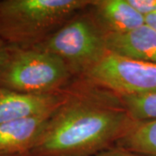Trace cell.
<instances>
[{"label": "cell", "mask_w": 156, "mask_h": 156, "mask_svg": "<svg viewBox=\"0 0 156 156\" xmlns=\"http://www.w3.org/2000/svg\"><path fill=\"white\" fill-rule=\"evenodd\" d=\"M135 123L119 95L76 78L27 156H94L115 147Z\"/></svg>", "instance_id": "cell-1"}, {"label": "cell", "mask_w": 156, "mask_h": 156, "mask_svg": "<svg viewBox=\"0 0 156 156\" xmlns=\"http://www.w3.org/2000/svg\"><path fill=\"white\" fill-rule=\"evenodd\" d=\"M92 0H0V39L7 46L40 44Z\"/></svg>", "instance_id": "cell-2"}, {"label": "cell", "mask_w": 156, "mask_h": 156, "mask_svg": "<svg viewBox=\"0 0 156 156\" xmlns=\"http://www.w3.org/2000/svg\"><path fill=\"white\" fill-rule=\"evenodd\" d=\"M75 79L59 57L35 47L8 46L0 65V87L23 93H59Z\"/></svg>", "instance_id": "cell-3"}, {"label": "cell", "mask_w": 156, "mask_h": 156, "mask_svg": "<svg viewBox=\"0 0 156 156\" xmlns=\"http://www.w3.org/2000/svg\"><path fill=\"white\" fill-rule=\"evenodd\" d=\"M105 36L88 7L35 48L59 57L74 77L83 78L108 52Z\"/></svg>", "instance_id": "cell-4"}, {"label": "cell", "mask_w": 156, "mask_h": 156, "mask_svg": "<svg viewBox=\"0 0 156 156\" xmlns=\"http://www.w3.org/2000/svg\"><path fill=\"white\" fill-rule=\"evenodd\" d=\"M117 95L156 91V64L108 52L83 76Z\"/></svg>", "instance_id": "cell-5"}, {"label": "cell", "mask_w": 156, "mask_h": 156, "mask_svg": "<svg viewBox=\"0 0 156 156\" xmlns=\"http://www.w3.org/2000/svg\"><path fill=\"white\" fill-rule=\"evenodd\" d=\"M67 89L55 94L36 95L0 87V124L53 113L63 102Z\"/></svg>", "instance_id": "cell-6"}, {"label": "cell", "mask_w": 156, "mask_h": 156, "mask_svg": "<svg viewBox=\"0 0 156 156\" xmlns=\"http://www.w3.org/2000/svg\"><path fill=\"white\" fill-rule=\"evenodd\" d=\"M51 115L1 123L0 154L27 156L37 145Z\"/></svg>", "instance_id": "cell-7"}, {"label": "cell", "mask_w": 156, "mask_h": 156, "mask_svg": "<svg viewBox=\"0 0 156 156\" xmlns=\"http://www.w3.org/2000/svg\"><path fill=\"white\" fill-rule=\"evenodd\" d=\"M89 11L105 35L126 33L145 23L128 0H92Z\"/></svg>", "instance_id": "cell-8"}, {"label": "cell", "mask_w": 156, "mask_h": 156, "mask_svg": "<svg viewBox=\"0 0 156 156\" xmlns=\"http://www.w3.org/2000/svg\"><path fill=\"white\" fill-rule=\"evenodd\" d=\"M108 52L156 64V31L147 24L122 34L105 36Z\"/></svg>", "instance_id": "cell-9"}, {"label": "cell", "mask_w": 156, "mask_h": 156, "mask_svg": "<svg viewBox=\"0 0 156 156\" xmlns=\"http://www.w3.org/2000/svg\"><path fill=\"white\" fill-rule=\"evenodd\" d=\"M115 147L143 156H156V120L136 122Z\"/></svg>", "instance_id": "cell-10"}, {"label": "cell", "mask_w": 156, "mask_h": 156, "mask_svg": "<svg viewBox=\"0 0 156 156\" xmlns=\"http://www.w3.org/2000/svg\"><path fill=\"white\" fill-rule=\"evenodd\" d=\"M124 108L136 122L156 120V91L129 95H119Z\"/></svg>", "instance_id": "cell-11"}, {"label": "cell", "mask_w": 156, "mask_h": 156, "mask_svg": "<svg viewBox=\"0 0 156 156\" xmlns=\"http://www.w3.org/2000/svg\"><path fill=\"white\" fill-rule=\"evenodd\" d=\"M128 2L144 17L156 11V0H128Z\"/></svg>", "instance_id": "cell-12"}, {"label": "cell", "mask_w": 156, "mask_h": 156, "mask_svg": "<svg viewBox=\"0 0 156 156\" xmlns=\"http://www.w3.org/2000/svg\"><path fill=\"white\" fill-rule=\"evenodd\" d=\"M94 156H143L131 151L126 150L118 147H113L107 150L101 152Z\"/></svg>", "instance_id": "cell-13"}, {"label": "cell", "mask_w": 156, "mask_h": 156, "mask_svg": "<svg viewBox=\"0 0 156 156\" xmlns=\"http://www.w3.org/2000/svg\"><path fill=\"white\" fill-rule=\"evenodd\" d=\"M145 23L156 31V11L145 17Z\"/></svg>", "instance_id": "cell-14"}, {"label": "cell", "mask_w": 156, "mask_h": 156, "mask_svg": "<svg viewBox=\"0 0 156 156\" xmlns=\"http://www.w3.org/2000/svg\"><path fill=\"white\" fill-rule=\"evenodd\" d=\"M7 50H8V46L0 39V65L2 64V62H4L7 55Z\"/></svg>", "instance_id": "cell-15"}, {"label": "cell", "mask_w": 156, "mask_h": 156, "mask_svg": "<svg viewBox=\"0 0 156 156\" xmlns=\"http://www.w3.org/2000/svg\"><path fill=\"white\" fill-rule=\"evenodd\" d=\"M0 156H17V155H8V154H0Z\"/></svg>", "instance_id": "cell-16"}]
</instances>
